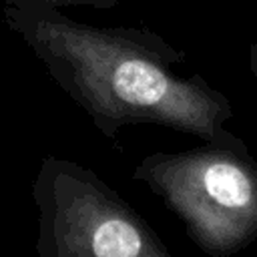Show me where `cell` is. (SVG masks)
<instances>
[{
  "instance_id": "obj_5",
  "label": "cell",
  "mask_w": 257,
  "mask_h": 257,
  "mask_svg": "<svg viewBox=\"0 0 257 257\" xmlns=\"http://www.w3.org/2000/svg\"><path fill=\"white\" fill-rule=\"evenodd\" d=\"M249 70H251V74L257 82V42H253L249 46Z\"/></svg>"
},
{
  "instance_id": "obj_3",
  "label": "cell",
  "mask_w": 257,
  "mask_h": 257,
  "mask_svg": "<svg viewBox=\"0 0 257 257\" xmlns=\"http://www.w3.org/2000/svg\"><path fill=\"white\" fill-rule=\"evenodd\" d=\"M32 199L38 257H173L149 221L76 161L46 155Z\"/></svg>"
},
{
  "instance_id": "obj_4",
  "label": "cell",
  "mask_w": 257,
  "mask_h": 257,
  "mask_svg": "<svg viewBox=\"0 0 257 257\" xmlns=\"http://www.w3.org/2000/svg\"><path fill=\"white\" fill-rule=\"evenodd\" d=\"M4 2H30L46 8H96V10H108L114 8L120 0H4Z\"/></svg>"
},
{
  "instance_id": "obj_2",
  "label": "cell",
  "mask_w": 257,
  "mask_h": 257,
  "mask_svg": "<svg viewBox=\"0 0 257 257\" xmlns=\"http://www.w3.org/2000/svg\"><path fill=\"white\" fill-rule=\"evenodd\" d=\"M133 179L179 217L193 245L209 257H233L257 241V161L241 137L151 153Z\"/></svg>"
},
{
  "instance_id": "obj_1",
  "label": "cell",
  "mask_w": 257,
  "mask_h": 257,
  "mask_svg": "<svg viewBox=\"0 0 257 257\" xmlns=\"http://www.w3.org/2000/svg\"><path fill=\"white\" fill-rule=\"evenodd\" d=\"M8 28L106 139L153 124L201 141H229L231 100L201 74L181 76L187 54L147 26H94L56 8L4 2Z\"/></svg>"
}]
</instances>
